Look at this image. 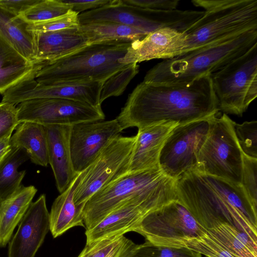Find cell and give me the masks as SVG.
Masks as SVG:
<instances>
[{
	"label": "cell",
	"instance_id": "14",
	"mask_svg": "<svg viewBox=\"0 0 257 257\" xmlns=\"http://www.w3.org/2000/svg\"><path fill=\"white\" fill-rule=\"evenodd\" d=\"M19 123L30 121L42 124L72 125L80 122L103 120L101 107L59 98L30 99L19 104Z\"/></svg>",
	"mask_w": 257,
	"mask_h": 257
},
{
	"label": "cell",
	"instance_id": "9",
	"mask_svg": "<svg viewBox=\"0 0 257 257\" xmlns=\"http://www.w3.org/2000/svg\"><path fill=\"white\" fill-rule=\"evenodd\" d=\"M211 78L219 110L242 116L257 96V44Z\"/></svg>",
	"mask_w": 257,
	"mask_h": 257
},
{
	"label": "cell",
	"instance_id": "18",
	"mask_svg": "<svg viewBox=\"0 0 257 257\" xmlns=\"http://www.w3.org/2000/svg\"><path fill=\"white\" fill-rule=\"evenodd\" d=\"M186 34L176 30L164 28L132 42L124 56L119 63H138L154 59H168L183 53Z\"/></svg>",
	"mask_w": 257,
	"mask_h": 257
},
{
	"label": "cell",
	"instance_id": "3",
	"mask_svg": "<svg viewBox=\"0 0 257 257\" xmlns=\"http://www.w3.org/2000/svg\"><path fill=\"white\" fill-rule=\"evenodd\" d=\"M132 42L120 40L91 44L62 58L45 61L37 70L35 80L41 84L104 82L128 65L119 63V60Z\"/></svg>",
	"mask_w": 257,
	"mask_h": 257
},
{
	"label": "cell",
	"instance_id": "31",
	"mask_svg": "<svg viewBox=\"0 0 257 257\" xmlns=\"http://www.w3.org/2000/svg\"><path fill=\"white\" fill-rule=\"evenodd\" d=\"M72 6L61 0H40L19 16L29 24L46 21L62 16Z\"/></svg>",
	"mask_w": 257,
	"mask_h": 257
},
{
	"label": "cell",
	"instance_id": "37",
	"mask_svg": "<svg viewBox=\"0 0 257 257\" xmlns=\"http://www.w3.org/2000/svg\"><path fill=\"white\" fill-rule=\"evenodd\" d=\"M241 185L253 206L257 208V158L243 153Z\"/></svg>",
	"mask_w": 257,
	"mask_h": 257
},
{
	"label": "cell",
	"instance_id": "22",
	"mask_svg": "<svg viewBox=\"0 0 257 257\" xmlns=\"http://www.w3.org/2000/svg\"><path fill=\"white\" fill-rule=\"evenodd\" d=\"M80 176V173L52 204L49 213L50 230L54 238L58 237L75 226L85 228L82 212L83 207L76 206L74 201V193Z\"/></svg>",
	"mask_w": 257,
	"mask_h": 257
},
{
	"label": "cell",
	"instance_id": "6",
	"mask_svg": "<svg viewBox=\"0 0 257 257\" xmlns=\"http://www.w3.org/2000/svg\"><path fill=\"white\" fill-rule=\"evenodd\" d=\"M235 122L220 110L209 118L196 168L207 175L241 185L243 153L235 135Z\"/></svg>",
	"mask_w": 257,
	"mask_h": 257
},
{
	"label": "cell",
	"instance_id": "26",
	"mask_svg": "<svg viewBox=\"0 0 257 257\" xmlns=\"http://www.w3.org/2000/svg\"><path fill=\"white\" fill-rule=\"evenodd\" d=\"M38 63L24 58L0 37V94L30 74Z\"/></svg>",
	"mask_w": 257,
	"mask_h": 257
},
{
	"label": "cell",
	"instance_id": "39",
	"mask_svg": "<svg viewBox=\"0 0 257 257\" xmlns=\"http://www.w3.org/2000/svg\"><path fill=\"white\" fill-rule=\"evenodd\" d=\"M126 4L152 10L170 11L177 9L178 0H122Z\"/></svg>",
	"mask_w": 257,
	"mask_h": 257
},
{
	"label": "cell",
	"instance_id": "19",
	"mask_svg": "<svg viewBox=\"0 0 257 257\" xmlns=\"http://www.w3.org/2000/svg\"><path fill=\"white\" fill-rule=\"evenodd\" d=\"M174 122H162L138 128L127 173L159 168L163 147L175 127Z\"/></svg>",
	"mask_w": 257,
	"mask_h": 257
},
{
	"label": "cell",
	"instance_id": "10",
	"mask_svg": "<svg viewBox=\"0 0 257 257\" xmlns=\"http://www.w3.org/2000/svg\"><path fill=\"white\" fill-rule=\"evenodd\" d=\"M135 136L113 140L98 157L80 173L75 189V205L83 207L96 192L127 173Z\"/></svg>",
	"mask_w": 257,
	"mask_h": 257
},
{
	"label": "cell",
	"instance_id": "23",
	"mask_svg": "<svg viewBox=\"0 0 257 257\" xmlns=\"http://www.w3.org/2000/svg\"><path fill=\"white\" fill-rule=\"evenodd\" d=\"M37 192L33 185L20 187L11 196L0 202V247H5L11 239L16 227L20 223Z\"/></svg>",
	"mask_w": 257,
	"mask_h": 257
},
{
	"label": "cell",
	"instance_id": "16",
	"mask_svg": "<svg viewBox=\"0 0 257 257\" xmlns=\"http://www.w3.org/2000/svg\"><path fill=\"white\" fill-rule=\"evenodd\" d=\"M122 131L116 118L71 125L69 144L75 172L79 173L87 168Z\"/></svg>",
	"mask_w": 257,
	"mask_h": 257
},
{
	"label": "cell",
	"instance_id": "34",
	"mask_svg": "<svg viewBox=\"0 0 257 257\" xmlns=\"http://www.w3.org/2000/svg\"><path fill=\"white\" fill-rule=\"evenodd\" d=\"M187 247L175 248L154 244L148 241L138 244L129 257H202Z\"/></svg>",
	"mask_w": 257,
	"mask_h": 257
},
{
	"label": "cell",
	"instance_id": "38",
	"mask_svg": "<svg viewBox=\"0 0 257 257\" xmlns=\"http://www.w3.org/2000/svg\"><path fill=\"white\" fill-rule=\"evenodd\" d=\"M19 124L17 118V108L15 105L0 102V140L10 134Z\"/></svg>",
	"mask_w": 257,
	"mask_h": 257
},
{
	"label": "cell",
	"instance_id": "5",
	"mask_svg": "<svg viewBox=\"0 0 257 257\" xmlns=\"http://www.w3.org/2000/svg\"><path fill=\"white\" fill-rule=\"evenodd\" d=\"M192 3L203 8L204 14L184 32L185 45L182 54L257 30V0H193Z\"/></svg>",
	"mask_w": 257,
	"mask_h": 257
},
{
	"label": "cell",
	"instance_id": "25",
	"mask_svg": "<svg viewBox=\"0 0 257 257\" xmlns=\"http://www.w3.org/2000/svg\"><path fill=\"white\" fill-rule=\"evenodd\" d=\"M28 25L0 7V37L24 58L36 63L34 33L28 30Z\"/></svg>",
	"mask_w": 257,
	"mask_h": 257
},
{
	"label": "cell",
	"instance_id": "21",
	"mask_svg": "<svg viewBox=\"0 0 257 257\" xmlns=\"http://www.w3.org/2000/svg\"><path fill=\"white\" fill-rule=\"evenodd\" d=\"M33 33L35 62L52 61L88 45L87 37L79 30V27Z\"/></svg>",
	"mask_w": 257,
	"mask_h": 257
},
{
	"label": "cell",
	"instance_id": "32",
	"mask_svg": "<svg viewBox=\"0 0 257 257\" xmlns=\"http://www.w3.org/2000/svg\"><path fill=\"white\" fill-rule=\"evenodd\" d=\"M184 247L207 257H238L231 253L212 234L205 230L198 236L185 238Z\"/></svg>",
	"mask_w": 257,
	"mask_h": 257
},
{
	"label": "cell",
	"instance_id": "33",
	"mask_svg": "<svg viewBox=\"0 0 257 257\" xmlns=\"http://www.w3.org/2000/svg\"><path fill=\"white\" fill-rule=\"evenodd\" d=\"M139 71V65L138 63H131L107 78L103 82L100 91V104L108 97L121 95Z\"/></svg>",
	"mask_w": 257,
	"mask_h": 257
},
{
	"label": "cell",
	"instance_id": "40",
	"mask_svg": "<svg viewBox=\"0 0 257 257\" xmlns=\"http://www.w3.org/2000/svg\"><path fill=\"white\" fill-rule=\"evenodd\" d=\"M40 0H0V7L6 11L19 16Z\"/></svg>",
	"mask_w": 257,
	"mask_h": 257
},
{
	"label": "cell",
	"instance_id": "1",
	"mask_svg": "<svg viewBox=\"0 0 257 257\" xmlns=\"http://www.w3.org/2000/svg\"><path fill=\"white\" fill-rule=\"evenodd\" d=\"M218 110L211 74H207L187 83L142 82L116 119L123 131L162 122L184 124L208 118Z\"/></svg>",
	"mask_w": 257,
	"mask_h": 257
},
{
	"label": "cell",
	"instance_id": "41",
	"mask_svg": "<svg viewBox=\"0 0 257 257\" xmlns=\"http://www.w3.org/2000/svg\"><path fill=\"white\" fill-rule=\"evenodd\" d=\"M111 0H69L64 1L72 6V10L78 13L86 10H92L109 4Z\"/></svg>",
	"mask_w": 257,
	"mask_h": 257
},
{
	"label": "cell",
	"instance_id": "42",
	"mask_svg": "<svg viewBox=\"0 0 257 257\" xmlns=\"http://www.w3.org/2000/svg\"><path fill=\"white\" fill-rule=\"evenodd\" d=\"M12 135L10 134L0 140V163L11 149L10 141Z\"/></svg>",
	"mask_w": 257,
	"mask_h": 257
},
{
	"label": "cell",
	"instance_id": "8",
	"mask_svg": "<svg viewBox=\"0 0 257 257\" xmlns=\"http://www.w3.org/2000/svg\"><path fill=\"white\" fill-rule=\"evenodd\" d=\"M203 14V11L149 10L125 4L122 0H111L105 6L79 14L78 19L80 25L111 22L132 27L148 34L164 28L185 32Z\"/></svg>",
	"mask_w": 257,
	"mask_h": 257
},
{
	"label": "cell",
	"instance_id": "13",
	"mask_svg": "<svg viewBox=\"0 0 257 257\" xmlns=\"http://www.w3.org/2000/svg\"><path fill=\"white\" fill-rule=\"evenodd\" d=\"M210 117L178 124L173 130L159 158V167L167 176L176 180L196 168L197 155L206 138Z\"/></svg>",
	"mask_w": 257,
	"mask_h": 257
},
{
	"label": "cell",
	"instance_id": "24",
	"mask_svg": "<svg viewBox=\"0 0 257 257\" xmlns=\"http://www.w3.org/2000/svg\"><path fill=\"white\" fill-rule=\"evenodd\" d=\"M15 129L10 138L11 146L25 150L32 163L47 167L49 164L48 141L44 126L24 121Z\"/></svg>",
	"mask_w": 257,
	"mask_h": 257
},
{
	"label": "cell",
	"instance_id": "35",
	"mask_svg": "<svg viewBox=\"0 0 257 257\" xmlns=\"http://www.w3.org/2000/svg\"><path fill=\"white\" fill-rule=\"evenodd\" d=\"M235 135L243 154L257 158V121L251 120L234 124Z\"/></svg>",
	"mask_w": 257,
	"mask_h": 257
},
{
	"label": "cell",
	"instance_id": "15",
	"mask_svg": "<svg viewBox=\"0 0 257 257\" xmlns=\"http://www.w3.org/2000/svg\"><path fill=\"white\" fill-rule=\"evenodd\" d=\"M41 65L38 63L30 74L6 91L2 101L16 105L30 99L59 98L101 107L100 93L104 82L39 84L35 80V75Z\"/></svg>",
	"mask_w": 257,
	"mask_h": 257
},
{
	"label": "cell",
	"instance_id": "29",
	"mask_svg": "<svg viewBox=\"0 0 257 257\" xmlns=\"http://www.w3.org/2000/svg\"><path fill=\"white\" fill-rule=\"evenodd\" d=\"M231 253L238 257H257V242L226 222L207 230Z\"/></svg>",
	"mask_w": 257,
	"mask_h": 257
},
{
	"label": "cell",
	"instance_id": "36",
	"mask_svg": "<svg viewBox=\"0 0 257 257\" xmlns=\"http://www.w3.org/2000/svg\"><path fill=\"white\" fill-rule=\"evenodd\" d=\"M78 15L79 13L70 10L66 14L52 19L29 24L27 29L32 32H47L77 28L80 26Z\"/></svg>",
	"mask_w": 257,
	"mask_h": 257
},
{
	"label": "cell",
	"instance_id": "20",
	"mask_svg": "<svg viewBox=\"0 0 257 257\" xmlns=\"http://www.w3.org/2000/svg\"><path fill=\"white\" fill-rule=\"evenodd\" d=\"M47 137L49 164L52 169L56 185L61 193L69 186L79 173L73 167L69 136L71 125H44Z\"/></svg>",
	"mask_w": 257,
	"mask_h": 257
},
{
	"label": "cell",
	"instance_id": "11",
	"mask_svg": "<svg viewBox=\"0 0 257 257\" xmlns=\"http://www.w3.org/2000/svg\"><path fill=\"white\" fill-rule=\"evenodd\" d=\"M177 200V192L155 191L131 197L91 229L86 230V243L133 231L149 214Z\"/></svg>",
	"mask_w": 257,
	"mask_h": 257
},
{
	"label": "cell",
	"instance_id": "12",
	"mask_svg": "<svg viewBox=\"0 0 257 257\" xmlns=\"http://www.w3.org/2000/svg\"><path fill=\"white\" fill-rule=\"evenodd\" d=\"M133 231L154 244L184 247V239L198 236L205 230L178 200L147 215Z\"/></svg>",
	"mask_w": 257,
	"mask_h": 257
},
{
	"label": "cell",
	"instance_id": "17",
	"mask_svg": "<svg viewBox=\"0 0 257 257\" xmlns=\"http://www.w3.org/2000/svg\"><path fill=\"white\" fill-rule=\"evenodd\" d=\"M50 230L46 196L32 202L9 244L8 257H35Z\"/></svg>",
	"mask_w": 257,
	"mask_h": 257
},
{
	"label": "cell",
	"instance_id": "7",
	"mask_svg": "<svg viewBox=\"0 0 257 257\" xmlns=\"http://www.w3.org/2000/svg\"><path fill=\"white\" fill-rule=\"evenodd\" d=\"M176 191V180L157 168L126 174L94 194L85 203L83 216L91 229L121 204L136 195L155 191Z\"/></svg>",
	"mask_w": 257,
	"mask_h": 257
},
{
	"label": "cell",
	"instance_id": "28",
	"mask_svg": "<svg viewBox=\"0 0 257 257\" xmlns=\"http://www.w3.org/2000/svg\"><path fill=\"white\" fill-rule=\"evenodd\" d=\"M79 30L87 37L88 45L104 41L126 40L135 41L147 34L132 27L111 22L80 25Z\"/></svg>",
	"mask_w": 257,
	"mask_h": 257
},
{
	"label": "cell",
	"instance_id": "2",
	"mask_svg": "<svg viewBox=\"0 0 257 257\" xmlns=\"http://www.w3.org/2000/svg\"><path fill=\"white\" fill-rule=\"evenodd\" d=\"M176 186L177 200L204 230L226 222L257 242V208L241 185L195 168L177 179Z\"/></svg>",
	"mask_w": 257,
	"mask_h": 257
},
{
	"label": "cell",
	"instance_id": "30",
	"mask_svg": "<svg viewBox=\"0 0 257 257\" xmlns=\"http://www.w3.org/2000/svg\"><path fill=\"white\" fill-rule=\"evenodd\" d=\"M138 244L124 235L89 243L78 257H129Z\"/></svg>",
	"mask_w": 257,
	"mask_h": 257
},
{
	"label": "cell",
	"instance_id": "27",
	"mask_svg": "<svg viewBox=\"0 0 257 257\" xmlns=\"http://www.w3.org/2000/svg\"><path fill=\"white\" fill-rule=\"evenodd\" d=\"M30 158L23 149L11 146L0 163V202L13 194L21 186L26 171L18 168Z\"/></svg>",
	"mask_w": 257,
	"mask_h": 257
},
{
	"label": "cell",
	"instance_id": "43",
	"mask_svg": "<svg viewBox=\"0 0 257 257\" xmlns=\"http://www.w3.org/2000/svg\"><path fill=\"white\" fill-rule=\"evenodd\" d=\"M206 257H207V256H206Z\"/></svg>",
	"mask_w": 257,
	"mask_h": 257
},
{
	"label": "cell",
	"instance_id": "4",
	"mask_svg": "<svg viewBox=\"0 0 257 257\" xmlns=\"http://www.w3.org/2000/svg\"><path fill=\"white\" fill-rule=\"evenodd\" d=\"M257 44V30L176 57L165 59L149 70L146 83H187L211 74Z\"/></svg>",
	"mask_w": 257,
	"mask_h": 257
}]
</instances>
